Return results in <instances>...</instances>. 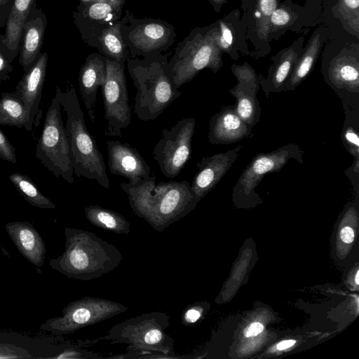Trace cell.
I'll use <instances>...</instances> for the list:
<instances>
[{
  "mask_svg": "<svg viewBox=\"0 0 359 359\" xmlns=\"http://www.w3.org/2000/svg\"><path fill=\"white\" fill-rule=\"evenodd\" d=\"M222 53L216 43L213 28L204 34L198 33L194 35L169 65L175 86L178 88L191 81L205 68L217 73L223 65Z\"/></svg>",
  "mask_w": 359,
  "mask_h": 359,
  "instance_id": "obj_8",
  "label": "cell"
},
{
  "mask_svg": "<svg viewBox=\"0 0 359 359\" xmlns=\"http://www.w3.org/2000/svg\"><path fill=\"white\" fill-rule=\"evenodd\" d=\"M61 90L57 87L55 97L46 113L36 146V156L55 177H62L72 184L74 182V170L66 129L60 112Z\"/></svg>",
  "mask_w": 359,
  "mask_h": 359,
  "instance_id": "obj_6",
  "label": "cell"
},
{
  "mask_svg": "<svg viewBox=\"0 0 359 359\" xmlns=\"http://www.w3.org/2000/svg\"><path fill=\"white\" fill-rule=\"evenodd\" d=\"M13 1L14 0H0V30L5 27Z\"/></svg>",
  "mask_w": 359,
  "mask_h": 359,
  "instance_id": "obj_38",
  "label": "cell"
},
{
  "mask_svg": "<svg viewBox=\"0 0 359 359\" xmlns=\"http://www.w3.org/2000/svg\"><path fill=\"white\" fill-rule=\"evenodd\" d=\"M359 272L358 271L355 275V281L356 284L359 283Z\"/></svg>",
  "mask_w": 359,
  "mask_h": 359,
  "instance_id": "obj_45",
  "label": "cell"
},
{
  "mask_svg": "<svg viewBox=\"0 0 359 359\" xmlns=\"http://www.w3.org/2000/svg\"><path fill=\"white\" fill-rule=\"evenodd\" d=\"M88 6H89L88 8L89 18L97 20L108 18L112 15V13L115 10L111 5L102 2L93 3Z\"/></svg>",
  "mask_w": 359,
  "mask_h": 359,
  "instance_id": "obj_34",
  "label": "cell"
},
{
  "mask_svg": "<svg viewBox=\"0 0 359 359\" xmlns=\"http://www.w3.org/2000/svg\"><path fill=\"white\" fill-rule=\"evenodd\" d=\"M87 219L94 226L118 234H128L130 231V222L121 214L96 205L85 208Z\"/></svg>",
  "mask_w": 359,
  "mask_h": 359,
  "instance_id": "obj_24",
  "label": "cell"
},
{
  "mask_svg": "<svg viewBox=\"0 0 359 359\" xmlns=\"http://www.w3.org/2000/svg\"><path fill=\"white\" fill-rule=\"evenodd\" d=\"M333 12L340 19L344 27L358 39L359 0H338Z\"/></svg>",
  "mask_w": 359,
  "mask_h": 359,
  "instance_id": "obj_28",
  "label": "cell"
},
{
  "mask_svg": "<svg viewBox=\"0 0 359 359\" xmlns=\"http://www.w3.org/2000/svg\"><path fill=\"white\" fill-rule=\"evenodd\" d=\"M292 14L283 8H278L273 12L270 18L271 30L283 28L292 21Z\"/></svg>",
  "mask_w": 359,
  "mask_h": 359,
  "instance_id": "obj_35",
  "label": "cell"
},
{
  "mask_svg": "<svg viewBox=\"0 0 359 359\" xmlns=\"http://www.w3.org/2000/svg\"><path fill=\"white\" fill-rule=\"evenodd\" d=\"M18 52L11 50L4 42V35L0 34V83L10 79L13 72L12 62Z\"/></svg>",
  "mask_w": 359,
  "mask_h": 359,
  "instance_id": "obj_31",
  "label": "cell"
},
{
  "mask_svg": "<svg viewBox=\"0 0 359 359\" xmlns=\"http://www.w3.org/2000/svg\"><path fill=\"white\" fill-rule=\"evenodd\" d=\"M33 356L27 349L11 344H0V359L31 358Z\"/></svg>",
  "mask_w": 359,
  "mask_h": 359,
  "instance_id": "obj_33",
  "label": "cell"
},
{
  "mask_svg": "<svg viewBox=\"0 0 359 359\" xmlns=\"http://www.w3.org/2000/svg\"><path fill=\"white\" fill-rule=\"evenodd\" d=\"M105 79V59L97 55H90L81 69L79 85L82 100L91 121L95 118L97 90L104 86Z\"/></svg>",
  "mask_w": 359,
  "mask_h": 359,
  "instance_id": "obj_20",
  "label": "cell"
},
{
  "mask_svg": "<svg viewBox=\"0 0 359 359\" xmlns=\"http://www.w3.org/2000/svg\"><path fill=\"white\" fill-rule=\"evenodd\" d=\"M98 2L108 4L111 5L112 7H114L115 8V10L118 11L121 9V8L124 2V0H99Z\"/></svg>",
  "mask_w": 359,
  "mask_h": 359,
  "instance_id": "obj_41",
  "label": "cell"
},
{
  "mask_svg": "<svg viewBox=\"0 0 359 359\" xmlns=\"http://www.w3.org/2000/svg\"><path fill=\"white\" fill-rule=\"evenodd\" d=\"M301 49L297 46H291L278 56L269 69L266 78L258 76L259 85L266 98L271 93L283 91L285 83L288 79L298 57Z\"/></svg>",
  "mask_w": 359,
  "mask_h": 359,
  "instance_id": "obj_21",
  "label": "cell"
},
{
  "mask_svg": "<svg viewBox=\"0 0 359 359\" xmlns=\"http://www.w3.org/2000/svg\"><path fill=\"white\" fill-rule=\"evenodd\" d=\"M106 79L102 87L104 118L107 127L106 136L121 137V130L131 123V109L124 69L122 63L105 59Z\"/></svg>",
  "mask_w": 359,
  "mask_h": 359,
  "instance_id": "obj_10",
  "label": "cell"
},
{
  "mask_svg": "<svg viewBox=\"0 0 359 359\" xmlns=\"http://www.w3.org/2000/svg\"><path fill=\"white\" fill-rule=\"evenodd\" d=\"M294 159L303 163V152L294 143L287 144L269 153L257 154L241 173L233 188L236 198H252L255 189L267 173L280 171L287 163Z\"/></svg>",
  "mask_w": 359,
  "mask_h": 359,
  "instance_id": "obj_11",
  "label": "cell"
},
{
  "mask_svg": "<svg viewBox=\"0 0 359 359\" xmlns=\"http://www.w3.org/2000/svg\"><path fill=\"white\" fill-rule=\"evenodd\" d=\"M0 158L12 163H16L17 162L15 149L1 129Z\"/></svg>",
  "mask_w": 359,
  "mask_h": 359,
  "instance_id": "obj_36",
  "label": "cell"
},
{
  "mask_svg": "<svg viewBox=\"0 0 359 359\" xmlns=\"http://www.w3.org/2000/svg\"><path fill=\"white\" fill-rule=\"evenodd\" d=\"M130 73L137 89L133 111L141 121L156 119L182 94L174 84L169 65H134Z\"/></svg>",
  "mask_w": 359,
  "mask_h": 359,
  "instance_id": "obj_5",
  "label": "cell"
},
{
  "mask_svg": "<svg viewBox=\"0 0 359 359\" xmlns=\"http://www.w3.org/2000/svg\"><path fill=\"white\" fill-rule=\"evenodd\" d=\"M170 325L167 313L155 311L142 314L113 326L108 333L99 339L111 344H126L127 353L122 358H172V338L166 329Z\"/></svg>",
  "mask_w": 359,
  "mask_h": 359,
  "instance_id": "obj_3",
  "label": "cell"
},
{
  "mask_svg": "<svg viewBox=\"0 0 359 359\" xmlns=\"http://www.w3.org/2000/svg\"><path fill=\"white\" fill-rule=\"evenodd\" d=\"M63 253L49 259L50 267L69 278L83 281L100 278L116 269L123 255L113 244L93 232L65 227Z\"/></svg>",
  "mask_w": 359,
  "mask_h": 359,
  "instance_id": "obj_2",
  "label": "cell"
},
{
  "mask_svg": "<svg viewBox=\"0 0 359 359\" xmlns=\"http://www.w3.org/2000/svg\"><path fill=\"white\" fill-rule=\"evenodd\" d=\"M252 128L238 116L235 105H229L211 117L208 140L212 144H233L251 136Z\"/></svg>",
  "mask_w": 359,
  "mask_h": 359,
  "instance_id": "obj_17",
  "label": "cell"
},
{
  "mask_svg": "<svg viewBox=\"0 0 359 359\" xmlns=\"http://www.w3.org/2000/svg\"><path fill=\"white\" fill-rule=\"evenodd\" d=\"M294 340L283 341L277 344L276 348L278 350H284L292 346V345H294Z\"/></svg>",
  "mask_w": 359,
  "mask_h": 359,
  "instance_id": "obj_42",
  "label": "cell"
},
{
  "mask_svg": "<svg viewBox=\"0 0 359 359\" xmlns=\"http://www.w3.org/2000/svg\"><path fill=\"white\" fill-rule=\"evenodd\" d=\"M278 7V0H257L255 12L256 30L259 38L265 41L271 32L270 18Z\"/></svg>",
  "mask_w": 359,
  "mask_h": 359,
  "instance_id": "obj_30",
  "label": "cell"
},
{
  "mask_svg": "<svg viewBox=\"0 0 359 359\" xmlns=\"http://www.w3.org/2000/svg\"><path fill=\"white\" fill-rule=\"evenodd\" d=\"M340 238L345 243H351L354 239V231L349 226L344 227L340 231Z\"/></svg>",
  "mask_w": 359,
  "mask_h": 359,
  "instance_id": "obj_40",
  "label": "cell"
},
{
  "mask_svg": "<svg viewBox=\"0 0 359 359\" xmlns=\"http://www.w3.org/2000/svg\"><path fill=\"white\" fill-rule=\"evenodd\" d=\"M100 41L104 53L114 61L122 63L125 57V46L120 33V25H115L105 29Z\"/></svg>",
  "mask_w": 359,
  "mask_h": 359,
  "instance_id": "obj_29",
  "label": "cell"
},
{
  "mask_svg": "<svg viewBox=\"0 0 359 359\" xmlns=\"http://www.w3.org/2000/svg\"><path fill=\"white\" fill-rule=\"evenodd\" d=\"M241 148L238 145L226 152L203 157L197 163L198 171L190 184L198 201L218 184L236 161Z\"/></svg>",
  "mask_w": 359,
  "mask_h": 359,
  "instance_id": "obj_16",
  "label": "cell"
},
{
  "mask_svg": "<svg viewBox=\"0 0 359 359\" xmlns=\"http://www.w3.org/2000/svg\"><path fill=\"white\" fill-rule=\"evenodd\" d=\"M108 166L113 175L127 178L134 184L150 176L151 169L140 154L128 143L107 140Z\"/></svg>",
  "mask_w": 359,
  "mask_h": 359,
  "instance_id": "obj_14",
  "label": "cell"
},
{
  "mask_svg": "<svg viewBox=\"0 0 359 359\" xmlns=\"http://www.w3.org/2000/svg\"><path fill=\"white\" fill-rule=\"evenodd\" d=\"M47 65L48 54L41 53L32 66L25 72L15 88V93L23 102L32 127L38 126V120L41 114L40 104Z\"/></svg>",
  "mask_w": 359,
  "mask_h": 359,
  "instance_id": "obj_15",
  "label": "cell"
},
{
  "mask_svg": "<svg viewBox=\"0 0 359 359\" xmlns=\"http://www.w3.org/2000/svg\"><path fill=\"white\" fill-rule=\"evenodd\" d=\"M36 0H14L5 25L4 42L14 52H20L22 32Z\"/></svg>",
  "mask_w": 359,
  "mask_h": 359,
  "instance_id": "obj_23",
  "label": "cell"
},
{
  "mask_svg": "<svg viewBox=\"0 0 359 359\" xmlns=\"http://www.w3.org/2000/svg\"><path fill=\"white\" fill-rule=\"evenodd\" d=\"M0 125L25 128L31 132L29 116L22 100L15 93H3L0 98Z\"/></svg>",
  "mask_w": 359,
  "mask_h": 359,
  "instance_id": "obj_25",
  "label": "cell"
},
{
  "mask_svg": "<svg viewBox=\"0 0 359 359\" xmlns=\"http://www.w3.org/2000/svg\"><path fill=\"white\" fill-rule=\"evenodd\" d=\"M264 326L259 323H253L244 331V335L246 337H254L262 332Z\"/></svg>",
  "mask_w": 359,
  "mask_h": 359,
  "instance_id": "obj_39",
  "label": "cell"
},
{
  "mask_svg": "<svg viewBox=\"0 0 359 359\" xmlns=\"http://www.w3.org/2000/svg\"><path fill=\"white\" fill-rule=\"evenodd\" d=\"M60 102L67 114L65 129L74 173L78 177L95 180L102 187L109 189V180L103 156L87 128L74 86L61 90Z\"/></svg>",
  "mask_w": 359,
  "mask_h": 359,
  "instance_id": "obj_4",
  "label": "cell"
},
{
  "mask_svg": "<svg viewBox=\"0 0 359 359\" xmlns=\"http://www.w3.org/2000/svg\"><path fill=\"white\" fill-rule=\"evenodd\" d=\"M216 43L222 52L230 54L233 46V33L230 27L224 20L218 21V27H214Z\"/></svg>",
  "mask_w": 359,
  "mask_h": 359,
  "instance_id": "obj_32",
  "label": "cell"
},
{
  "mask_svg": "<svg viewBox=\"0 0 359 359\" xmlns=\"http://www.w3.org/2000/svg\"><path fill=\"white\" fill-rule=\"evenodd\" d=\"M323 41L320 30L312 35L287 79L283 91L294 90L309 75L318 59Z\"/></svg>",
  "mask_w": 359,
  "mask_h": 359,
  "instance_id": "obj_22",
  "label": "cell"
},
{
  "mask_svg": "<svg viewBox=\"0 0 359 359\" xmlns=\"http://www.w3.org/2000/svg\"><path fill=\"white\" fill-rule=\"evenodd\" d=\"M170 32L162 24L147 23L138 26L131 34V41L140 50L149 51L159 48L168 39Z\"/></svg>",
  "mask_w": 359,
  "mask_h": 359,
  "instance_id": "obj_26",
  "label": "cell"
},
{
  "mask_svg": "<svg viewBox=\"0 0 359 359\" xmlns=\"http://www.w3.org/2000/svg\"><path fill=\"white\" fill-rule=\"evenodd\" d=\"M133 212L161 232L189 213L198 202L187 181L161 182L149 176L134 184H120Z\"/></svg>",
  "mask_w": 359,
  "mask_h": 359,
  "instance_id": "obj_1",
  "label": "cell"
},
{
  "mask_svg": "<svg viewBox=\"0 0 359 359\" xmlns=\"http://www.w3.org/2000/svg\"><path fill=\"white\" fill-rule=\"evenodd\" d=\"M195 126L196 119L189 117L163 130L153 154L161 172L165 177H177L189 160Z\"/></svg>",
  "mask_w": 359,
  "mask_h": 359,
  "instance_id": "obj_9",
  "label": "cell"
},
{
  "mask_svg": "<svg viewBox=\"0 0 359 359\" xmlns=\"http://www.w3.org/2000/svg\"><path fill=\"white\" fill-rule=\"evenodd\" d=\"M126 311L128 307L119 302L99 297H83L69 302L63 309L61 316L46 320L39 328L57 335L71 334Z\"/></svg>",
  "mask_w": 359,
  "mask_h": 359,
  "instance_id": "obj_7",
  "label": "cell"
},
{
  "mask_svg": "<svg viewBox=\"0 0 359 359\" xmlns=\"http://www.w3.org/2000/svg\"><path fill=\"white\" fill-rule=\"evenodd\" d=\"M47 18L41 8L32 9L23 26L20 38L19 63L26 72L41 53Z\"/></svg>",
  "mask_w": 359,
  "mask_h": 359,
  "instance_id": "obj_18",
  "label": "cell"
},
{
  "mask_svg": "<svg viewBox=\"0 0 359 359\" xmlns=\"http://www.w3.org/2000/svg\"><path fill=\"white\" fill-rule=\"evenodd\" d=\"M210 4L214 7L215 11L219 12L222 6L227 2V0H209Z\"/></svg>",
  "mask_w": 359,
  "mask_h": 359,
  "instance_id": "obj_43",
  "label": "cell"
},
{
  "mask_svg": "<svg viewBox=\"0 0 359 359\" xmlns=\"http://www.w3.org/2000/svg\"><path fill=\"white\" fill-rule=\"evenodd\" d=\"M231 72L237 80L236 85L229 90V93L236 100L234 104L236 111L246 124L252 128L259 122L261 115V107L257 98L260 88L258 75L247 62L233 64Z\"/></svg>",
  "mask_w": 359,
  "mask_h": 359,
  "instance_id": "obj_13",
  "label": "cell"
},
{
  "mask_svg": "<svg viewBox=\"0 0 359 359\" xmlns=\"http://www.w3.org/2000/svg\"><path fill=\"white\" fill-rule=\"evenodd\" d=\"M9 179L17 191L32 205L43 209H55L56 205L45 196L27 175L14 172Z\"/></svg>",
  "mask_w": 359,
  "mask_h": 359,
  "instance_id": "obj_27",
  "label": "cell"
},
{
  "mask_svg": "<svg viewBox=\"0 0 359 359\" xmlns=\"http://www.w3.org/2000/svg\"><path fill=\"white\" fill-rule=\"evenodd\" d=\"M325 81L342 103H359V59L351 50H342L330 62Z\"/></svg>",
  "mask_w": 359,
  "mask_h": 359,
  "instance_id": "obj_12",
  "label": "cell"
},
{
  "mask_svg": "<svg viewBox=\"0 0 359 359\" xmlns=\"http://www.w3.org/2000/svg\"><path fill=\"white\" fill-rule=\"evenodd\" d=\"M197 307H189L184 310L182 316V323L184 325L192 324L201 317V312Z\"/></svg>",
  "mask_w": 359,
  "mask_h": 359,
  "instance_id": "obj_37",
  "label": "cell"
},
{
  "mask_svg": "<svg viewBox=\"0 0 359 359\" xmlns=\"http://www.w3.org/2000/svg\"><path fill=\"white\" fill-rule=\"evenodd\" d=\"M81 3L84 4H93V3H96V2H98L99 0H81Z\"/></svg>",
  "mask_w": 359,
  "mask_h": 359,
  "instance_id": "obj_44",
  "label": "cell"
},
{
  "mask_svg": "<svg viewBox=\"0 0 359 359\" xmlns=\"http://www.w3.org/2000/svg\"><path fill=\"white\" fill-rule=\"evenodd\" d=\"M5 229L20 253L40 268L46 259V245L32 224L27 222H11L6 224Z\"/></svg>",
  "mask_w": 359,
  "mask_h": 359,
  "instance_id": "obj_19",
  "label": "cell"
}]
</instances>
